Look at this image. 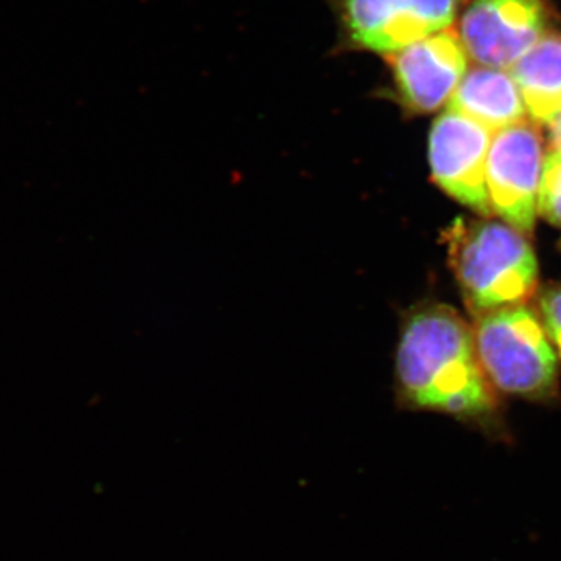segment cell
<instances>
[{"label":"cell","mask_w":561,"mask_h":561,"mask_svg":"<svg viewBox=\"0 0 561 561\" xmlns=\"http://www.w3.org/2000/svg\"><path fill=\"white\" fill-rule=\"evenodd\" d=\"M394 375L401 404L415 411L478 419L496 405L474 332L456 309L440 302H426L405 316Z\"/></svg>","instance_id":"1"},{"label":"cell","mask_w":561,"mask_h":561,"mask_svg":"<svg viewBox=\"0 0 561 561\" xmlns=\"http://www.w3.org/2000/svg\"><path fill=\"white\" fill-rule=\"evenodd\" d=\"M446 241L449 265L476 316L523 305L537 290L534 249L512 225L461 219L454 221Z\"/></svg>","instance_id":"2"},{"label":"cell","mask_w":561,"mask_h":561,"mask_svg":"<svg viewBox=\"0 0 561 561\" xmlns=\"http://www.w3.org/2000/svg\"><path fill=\"white\" fill-rule=\"evenodd\" d=\"M476 351L491 386L519 397H548L557 386V353L541 320L523 305L478 316Z\"/></svg>","instance_id":"3"},{"label":"cell","mask_w":561,"mask_h":561,"mask_svg":"<svg viewBox=\"0 0 561 561\" xmlns=\"http://www.w3.org/2000/svg\"><path fill=\"white\" fill-rule=\"evenodd\" d=\"M461 0H327L337 50L387 55L453 24Z\"/></svg>","instance_id":"4"},{"label":"cell","mask_w":561,"mask_h":561,"mask_svg":"<svg viewBox=\"0 0 561 561\" xmlns=\"http://www.w3.org/2000/svg\"><path fill=\"white\" fill-rule=\"evenodd\" d=\"M537 125L522 121L494 133L485 181L491 210L526 234L534 230L545 151Z\"/></svg>","instance_id":"5"},{"label":"cell","mask_w":561,"mask_h":561,"mask_svg":"<svg viewBox=\"0 0 561 561\" xmlns=\"http://www.w3.org/2000/svg\"><path fill=\"white\" fill-rule=\"evenodd\" d=\"M390 94L405 113H435L451 101L467 73L468 54L453 28L387 55Z\"/></svg>","instance_id":"6"},{"label":"cell","mask_w":561,"mask_h":561,"mask_svg":"<svg viewBox=\"0 0 561 561\" xmlns=\"http://www.w3.org/2000/svg\"><path fill=\"white\" fill-rule=\"evenodd\" d=\"M494 131L463 114L448 110L432 125L430 165L432 179L454 201L491 216L486 191V158Z\"/></svg>","instance_id":"7"},{"label":"cell","mask_w":561,"mask_h":561,"mask_svg":"<svg viewBox=\"0 0 561 561\" xmlns=\"http://www.w3.org/2000/svg\"><path fill=\"white\" fill-rule=\"evenodd\" d=\"M546 24L541 0H472L461 18L460 38L479 65L512 69L542 38Z\"/></svg>","instance_id":"8"},{"label":"cell","mask_w":561,"mask_h":561,"mask_svg":"<svg viewBox=\"0 0 561 561\" xmlns=\"http://www.w3.org/2000/svg\"><path fill=\"white\" fill-rule=\"evenodd\" d=\"M449 110L478 121L494 133L524 121L527 111L513 77L504 69L485 66L465 73L449 102Z\"/></svg>","instance_id":"9"},{"label":"cell","mask_w":561,"mask_h":561,"mask_svg":"<svg viewBox=\"0 0 561 561\" xmlns=\"http://www.w3.org/2000/svg\"><path fill=\"white\" fill-rule=\"evenodd\" d=\"M524 105L541 124H551L561 113V36L542 35L513 66Z\"/></svg>","instance_id":"10"},{"label":"cell","mask_w":561,"mask_h":561,"mask_svg":"<svg viewBox=\"0 0 561 561\" xmlns=\"http://www.w3.org/2000/svg\"><path fill=\"white\" fill-rule=\"evenodd\" d=\"M538 213L551 224L561 227V151L553 150L545 160L542 168L540 194H538Z\"/></svg>","instance_id":"11"},{"label":"cell","mask_w":561,"mask_h":561,"mask_svg":"<svg viewBox=\"0 0 561 561\" xmlns=\"http://www.w3.org/2000/svg\"><path fill=\"white\" fill-rule=\"evenodd\" d=\"M541 323L561 357V287L546 290L540 300Z\"/></svg>","instance_id":"12"},{"label":"cell","mask_w":561,"mask_h":561,"mask_svg":"<svg viewBox=\"0 0 561 561\" xmlns=\"http://www.w3.org/2000/svg\"><path fill=\"white\" fill-rule=\"evenodd\" d=\"M549 125H551V140L553 150L561 151V113Z\"/></svg>","instance_id":"13"}]
</instances>
